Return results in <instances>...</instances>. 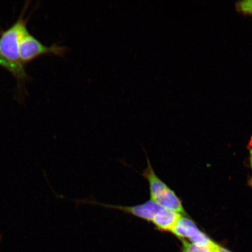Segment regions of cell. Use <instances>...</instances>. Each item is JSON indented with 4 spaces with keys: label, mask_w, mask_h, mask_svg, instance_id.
I'll list each match as a JSON object with an SVG mask.
<instances>
[{
    "label": "cell",
    "mask_w": 252,
    "mask_h": 252,
    "mask_svg": "<svg viewBox=\"0 0 252 252\" xmlns=\"http://www.w3.org/2000/svg\"><path fill=\"white\" fill-rule=\"evenodd\" d=\"M24 14H22L18 20L10 28L2 32L0 36V55L14 68L15 77L20 83L28 78L20 55L21 40L28 31L27 20L24 18Z\"/></svg>",
    "instance_id": "6da1fadb"
},
{
    "label": "cell",
    "mask_w": 252,
    "mask_h": 252,
    "mask_svg": "<svg viewBox=\"0 0 252 252\" xmlns=\"http://www.w3.org/2000/svg\"><path fill=\"white\" fill-rule=\"evenodd\" d=\"M146 158L147 166L141 175L149 182L151 200L160 206L174 211L182 215L185 214L180 198L157 176L149 158L147 156Z\"/></svg>",
    "instance_id": "7a4b0ae2"
},
{
    "label": "cell",
    "mask_w": 252,
    "mask_h": 252,
    "mask_svg": "<svg viewBox=\"0 0 252 252\" xmlns=\"http://www.w3.org/2000/svg\"><path fill=\"white\" fill-rule=\"evenodd\" d=\"M67 50L66 47L58 46L56 44L51 46L43 45L28 30L22 37L20 45V59L24 65L44 55L53 54L63 56Z\"/></svg>",
    "instance_id": "3957f363"
},
{
    "label": "cell",
    "mask_w": 252,
    "mask_h": 252,
    "mask_svg": "<svg viewBox=\"0 0 252 252\" xmlns=\"http://www.w3.org/2000/svg\"><path fill=\"white\" fill-rule=\"evenodd\" d=\"M83 202L84 203L99 205V206L103 207L121 210L126 214H130V215L137 217V218L152 223L153 224L163 208L151 200L143 204L134 206H115V205L97 203L94 201H83Z\"/></svg>",
    "instance_id": "277c9868"
},
{
    "label": "cell",
    "mask_w": 252,
    "mask_h": 252,
    "mask_svg": "<svg viewBox=\"0 0 252 252\" xmlns=\"http://www.w3.org/2000/svg\"><path fill=\"white\" fill-rule=\"evenodd\" d=\"M179 239L188 238L191 243L201 246H212L215 243L200 231L193 220L182 216L172 232Z\"/></svg>",
    "instance_id": "5b68a950"
},
{
    "label": "cell",
    "mask_w": 252,
    "mask_h": 252,
    "mask_svg": "<svg viewBox=\"0 0 252 252\" xmlns=\"http://www.w3.org/2000/svg\"><path fill=\"white\" fill-rule=\"evenodd\" d=\"M182 252H210L215 247L216 244L212 246H201L193 243H189L185 239H181Z\"/></svg>",
    "instance_id": "8992f818"
},
{
    "label": "cell",
    "mask_w": 252,
    "mask_h": 252,
    "mask_svg": "<svg viewBox=\"0 0 252 252\" xmlns=\"http://www.w3.org/2000/svg\"><path fill=\"white\" fill-rule=\"evenodd\" d=\"M236 7L241 13L252 16V0L239 2L236 4Z\"/></svg>",
    "instance_id": "52a82bcc"
},
{
    "label": "cell",
    "mask_w": 252,
    "mask_h": 252,
    "mask_svg": "<svg viewBox=\"0 0 252 252\" xmlns=\"http://www.w3.org/2000/svg\"><path fill=\"white\" fill-rule=\"evenodd\" d=\"M0 66L11 72L14 76L15 77V71L14 68L12 67V66L9 64L8 62H6L5 60L2 58L1 55H0Z\"/></svg>",
    "instance_id": "ba28073f"
},
{
    "label": "cell",
    "mask_w": 252,
    "mask_h": 252,
    "mask_svg": "<svg viewBox=\"0 0 252 252\" xmlns=\"http://www.w3.org/2000/svg\"><path fill=\"white\" fill-rule=\"evenodd\" d=\"M217 252H231L228 251V250H225V248H223L222 247H220V246H217Z\"/></svg>",
    "instance_id": "9c48e42d"
},
{
    "label": "cell",
    "mask_w": 252,
    "mask_h": 252,
    "mask_svg": "<svg viewBox=\"0 0 252 252\" xmlns=\"http://www.w3.org/2000/svg\"><path fill=\"white\" fill-rule=\"evenodd\" d=\"M250 153H251V166H252V149L250 150ZM251 183V184L252 186V178Z\"/></svg>",
    "instance_id": "30bf717a"
},
{
    "label": "cell",
    "mask_w": 252,
    "mask_h": 252,
    "mask_svg": "<svg viewBox=\"0 0 252 252\" xmlns=\"http://www.w3.org/2000/svg\"><path fill=\"white\" fill-rule=\"evenodd\" d=\"M217 246H218V245H216L215 246V247H214V248L213 249L212 251H211L210 252H217Z\"/></svg>",
    "instance_id": "8fae6325"
},
{
    "label": "cell",
    "mask_w": 252,
    "mask_h": 252,
    "mask_svg": "<svg viewBox=\"0 0 252 252\" xmlns=\"http://www.w3.org/2000/svg\"><path fill=\"white\" fill-rule=\"evenodd\" d=\"M1 240V235H0V241Z\"/></svg>",
    "instance_id": "7c38bea8"
}]
</instances>
